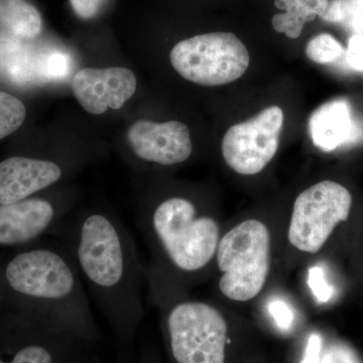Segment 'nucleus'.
Masks as SVG:
<instances>
[{
  "mask_svg": "<svg viewBox=\"0 0 363 363\" xmlns=\"http://www.w3.org/2000/svg\"><path fill=\"white\" fill-rule=\"evenodd\" d=\"M52 236L68 248L98 309L114 328L123 335L135 331L143 316L147 271L125 225L113 215L88 210L66 219Z\"/></svg>",
  "mask_w": 363,
  "mask_h": 363,
  "instance_id": "nucleus-1",
  "label": "nucleus"
},
{
  "mask_svg": "<svg viewBox=\"0 0 363 363\" xmlns=\"http://www.w3.org/2000/svg\"><path fill=\"white\" fill-rule=\"evenodd\" d=\"M4 308L78 337L95 334L84 281L66 245L52 236L0 257Z\"/></svg>",
  "mask_w": 363,
  "mask_h": 363,
  "instance_id": "nucleus-2",
  "label": "nucleus"
},
{
  "mask_svg": "<svg viewBox=\"0 0 363 363\" xmlns=\"http://www.w3.org/2000/svg\"><path fill=\"white\" fill-rule=\"evenodd\" d=\"M140 228L152 255L147 278L183 289L213 264L222 235L213 216L182 196H169L147 208Z\"/></svg>",
  "mask_w": 363,
  "mask_h": 363,
  "instance_id": "nucleus-3",
  "label": "nucleus"
},
{
  "mask_svg": "<svg viewBox=\"0 0 363 363\" xmlns=\"http://www.w3.org/2000/svg\"><path fill=\"white\" fill-rule=\"evenodd\" d=\"M152 300L162 309L169 351L176 363H225L228 325L211 303L185 297L184 289L147 279Z\"/></svg>",
  "mask_w": 363,
  "mask_h": 363,
  "instance_id": "nucleus-4",
  "label": "nucleus"
},
{
  "mask_svg": "<svg viewBox=\"0 0 363 363\" xmlns=\"http://www.w3.org/2000/svg\"><path fill=\"white\" fill-rule=\"evenodd\" d=\"M214 262L221 295L236 303L252 301L264 290L271 272L269 226L255 218L233 226L222 234Z\"/></svg>",
  "mask_w": 363,
  "mask_h": 363,
  "instance_id": "nucleus-5",
  "label": "nucleus"
},
{
  "mask_svg": "<svg viewBox=\"0 0 363 363\" xmlns=\"http://www.w3.org/2000/svg\"><path fill=\"white\" fill-rule=\"evenodd\" d=\"M174 69L186 80L203 86L228 84L250 66L247 47L233 33L216 32L181 40L169 54Z\"/></svg>",
  "mask_w": 363,
  "mask_h": 363,
  "instance_id": "nucleus-6",
  "label": "nucleus"
},
{
  "mask_svg": "<svg viewBox=\"0 0 363 363\" xmlns=\"http://www.w3.org/2000/svg\"><path fill=\"white\" fill-rule=\"evenodd\" d=\"M352 196L341 184L322 181L306 189L294 203L288 241L294 250L315 255L326 245L339 224L347 220Z\"/></svg>",
  "mask_w": 363,
  "mask_h": 363,
  "instance_id": "nucleus-7",
  "label": "nucleus"
},
{
  "mask_svg": "<svg viewBox=\"0 0 363 363\" xmlns=\"http://www.w3.org/2000/svg\"><path fill=\"white\" fill-rule=\"evenodd\" d=\"M283 125V111L271 106L250 121L231 126L222 140L227 166L240 175L260 173L278 152Z\"/></svg>",
  "mask_w": 363,
  "mask_h": 363,
  "instance_id": "nucleus-8",
  "label": "nucleus"
},
{
  "mask_svg": "<svg viewBox=\"0 0 363 363\" xmlns=\"http://www.w3.org/2000/svg\"><path fill=\"white\" fill-rule=\"evenodd\" d=\"M68 210L64 200L39 194L0 204V247H25L54 235Z\"/></svg>",
  "mask_w": 363,
  "mask_h": 363,
  "instance_id": "nucleus-9",
  "label": "nucleus"
},
{
  "mask_svg": "<svg viewBox=\"0 0 363 363\" xmlns=\"http://www.w3.org/2000/svg\"><path fill=\"white\" fill-rule=\"evenodd\" d=\"M128 142L138 160L159 166L182 164L193 152L188 126L177 121L164 123L136 121L128 131Z\"/></svg>",
  "mask_w": 363,
  "mask_h": 363,
  "instance_id": "nucleus-10",
  "label": "nucleus"
},
{
  "mask_svg": "<svg viewBox=\"0 0 363 363\" xmlns=\"http://www.w3.org/2000/svg\"><path fill=\"white\" fill-rule=\"evenodd\" d=\"M72 90L79 104L94 116L107 109H121L136 90V78L128 69L86 68L79 71L72 81Z\"/></svg>",
  "mask_w": 363,
  "mask_h": 363,
  "instance_id": "nucleus-11",
  "label": "nucleus"
},
{
  "mask_svg": "<svg viewBox=\"0 0 363 363\" xmlns=\"http://www.w3.org/2000/svg\"><path fill=\"white\" fill-rule=\"evenodd\" d=\"M65 168L52 160L14 156L0 162V204L21 201L56 185Z\"/></svg>",
  "mask_w": 363,
  "mask_h": 363,
  "instance_id": "nucleus-12",
  "label": "nucleus"
},
{
  "mask_svg": "<svg viewBox=\"0 0 363 363\" xmlns=\"http://www.w3.org/2000/svg\"><path fill=\"white\" fill-rule=\"evenodd\" d=\"M309 133L314 145L324 152L352 145L363 138V125L353 113L347 100L327 102L313 112Z\"/></svg>",
  "mask_w": 363,
  "mask_h": 363,
  "instance_id": "nucleus-13",
  "label": "nucleus"
},
{
  "mask_svg": "<svg viewBox=\"0 0 363 363\" xmlns=\"http://www.w3.org/2000/svg\"><path fill=\"white\" fill-rule=\"evenodd\" d=\"M69 337L25 317L20 345L9 357L0 355V363H59Z\"/></svg>",
  "mask_w": 363,
  "mask_h": 363,
  "instance_id": "nucleus-14",
  "label": "nucleus"
},
{
  "mask_svg": "<svg viewBox=\"0 0 363 363\" xmlns=\"http://www.w3.org/2000/svg\"><path fill=\"white\" fill-rule=\"evenodd\" d=\"M328 6L329 0H276L274 6L285 13L274 16L272 28L290 39H298L305 23L314 21L317 16L323 18Z\"/></svg>",
  "mask_w": 363,
  "mask_h": 363,
  "instance_id": "nucleus-15",
  "label": "nucleus"
},
{
  "mask_svg": "<svg viewBox=\"0 0 363 363\" xmlns=\"http://www.w3.org/2000/svg\"><path fill=\"white\" fill-rule=\"evenodd\" d=\"M0 25L18 37L33 39L42 30L40 11L26 0H0Z\"/></svg>",
  "mask_w": 363,
  "mask_h": 363,
  "instance_id": "nucleus-16",
  "label": "nucleus"
},
{
  "mask_svg": "<svg viewBox=\"0 0 363 363\" xmlns=\"http://www.w3.org/2000/svg\"><path fill=\"white\" fill-rule=\"evenodd\" d=\"M26 116L25 104L18 98L0 92V140L18 130Z\"/></svg>",
  "mask_w": 363,
  "mask_h": 363,
  "instance_id": "nucleus-17",
  "label": "nucleus"
},
{
  "mask_svg": "<svg viewBox=\"0 0 363 363\" xmlns=\"http://www.w3.org/2000/svg\"><path fill=\"white\" fill-rule=\"evenodd\" d=\"M344 52L342 45L329 33H320L310 40L306 47L308 58L317 64L334 63Z\"/></svg>",
  "mask_w": 363,
  "mask_h": 363,
  "instance_id": "nucleus-18",
  "label": "nucleus"
},
{
  "mask_svg": "<svg viewBox=\"0 0 363 363\" xmlns=\"http://www.w3.org/2000/svg\"><path fill=\"white\" fill-rule=\"evenodd\" d=\"M69 60L63 52H55L47 55L38 64V74L44 80H59L68 74Z\"/></svg>",
  "mask_w": 363,
  "mask_h": 363,
  "instance_id": "nucleus-19",
  "label": "nucleus"
},
{
  "mask_svg": "<svg viewBox=\"0 0 363 363\" xmlns=\"http://www.w3.org/2000/svg\"><path fill=\"white\" fill-rule=\"evenodd\" d=\"M308 284H309L313 295L320 302H328L333 296V288L327 281L326 274L322 267H313L309 269Z\"/></svg>",
  "mask_w": 363,
  "mask_h": 363,
  "instance_id": "nucleus-20",
  "label": "nucleus"
},
{
  "mask_svg": "<svg viewBox=\"0 0 363 363\" xmlns=\"http://www.w3.org/2000/svg\"><path fill=\"white\" fill-rule=\"evenodd\" d=\"M269 313L281 330H290L294 322V313L285 301L272 300L269 304Z\"/></svg>",
  "mask_w": 363,
  "mask_h": 363,
  "instance_id": "nucleus-21",
  "label": "nucleus"
},
{
  "mask_svg": "<svg viewBox=\"0 0 363 363\" xmlns=\"http://www.w3.org/2000/svg\"><path fill=\"white\" fill-rule=\"evenodd\" d=\"M320 363H362L354 351L342 344L329 346L321 354Z\"/></svg>",
  "mask_w": 363,
  "mask_h": 363,
  "instance_id": "nucleus-22",
  "label": "nucleus"
},
{
  "mask_svg": "<svg viewBox=\"0 0 363 363\" xmlns=\"http://www.w3.org/2000/svg\"><path fill=\"white\" fill-rule=\"evenodd\" d=\"M344 54L347 65L352 70L363 74V33H355L350 38Z\"/></svg>",
  "mask_w": 363,
  "mask_h": 363,
  "instance_id": "nucleus-23",
  "label": "nucleus"
},
{
  "mask_svg": "<svg viewBox=\"0 0 363 363\" xmlns=\"http://www.w3.org/2000/svg\"><path fill=\"white\" fill-rule=\"evenodd\" d=\"M343 21L357 32L363 33V0L342 1Z\"/></svg>",
  "mask_w": 363,
  "mask_h": 363,
  "instance_id": "nucleus-24",
  "label": "nucleus"
},
{
  "mask_svg": "<svg viewBox=\"0 0 363 363\" xmlns=\"http://www.w3.org/2000/svg\"><path fill=\"white\" fill-rule=\"evenodd\" d=\"M74 13L82 20H91L101 11L104 0H70Z\"/></svg>",
  "mask_w": 363,
  "mask_h": 363,
  "instance_id": "nucleus-25",
  "label": "nucleus"
},
{
  "mask_svg": "<svg viewBox=\"0 0 363 363\" xmlns=\"http://www.w3.org/2000/svg\"><path fill=\"white\" fill-rule=\"evenodd\" d=\"M322 337L320 334L312 333L308 337L307 344L301 363H320L322 354Z\"/></svg>",
  "mask_w": 363,
  "mask_h": 363,
  "instance_id": "nucleus-26",
  "label": "nucleus"
},
{
  "mask_svg": "<svg viewBox=\"0 0 363 363\" xmlns=\"http://www.w3.org/2000/svg\"><path fill=\"white\" fill-rule=\"evenodd\" d=\"M4 290H2L1 279H0V310L4 308Z\"/></svg>",
  "mask_w": 363,
  "mask_h": 363,
  "instance_id": "nucleus-27",
  "label": "nucleus"
}]
</instances>
